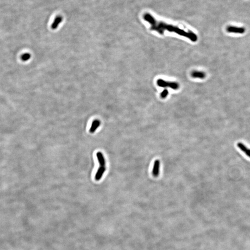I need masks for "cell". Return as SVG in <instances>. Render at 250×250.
I'll return each instance as SVG.
<instances>
[{
    "instance_id": "7a4b0ae2",
    "label": "cell",
    "mask_w": 250,
    "mask_h": 250,
    "mask_svg": "<svg viewBox=\"0 0 250 250\" xmlns=\"http://www.w3.org/2000/svg\"><path fill=\"white\" fill-rule=\"evenodd\" d=\"M156 84L158 86L161 87H169L173 90H177L179 88L178 83L174 82L166 81L162 79H158Z\"/></svg>"
},
{
    "instance_id": "5b68a950",
    "label": "cell",
    "mask_w": 250,
    "mask_h": 250,
    "mask_svg": "<svg viewBox=\"0 0 250 250\" xmlns=\"http://www.w3.org/2000/svg\"><path fill=\"white\" fill-rule=\"evenodd\" d=\"M63 17L60 15L57 16L55 19L53 23H52L51 28L52 29L55 30L58 28L61 22H62Z\"/></svg>"
},
{
    "instance_id": "8992f818",
    "label": "cell",
    "mask_w": 250,
    "mask_h": 250,
    "mask_svg": "<svg viewBox=\"0 0 250 250\" xmlns=\"http://www.w3.org/2000/svg\"><path fill=\"white\" fill-rule=\"evenodd\" d=\"M237 146L241 151L244 152L246 155L250 158V149L247 148L243 143L239 142L237 144Z\"/></svg>"
},
{
    "instance_id": "9c48e42d",
    "label": "cell",
    "mask_w": 250,
    "mask_h": 250,
    "mask_svg": "<svg viewBox=\"0 0 250 250\" xmlns=\"http://www.w3.org/2000/svg\"><path fill=\"white\" fill-rule=\"evenodd\" d=\"M100 125V121L99 120H96L93 122L91 126V128L90 130V132L91 133H93L95 131L98 127H99Z\"/></svg>"
},
{
    "instance_id": "ba28073f",
    "label": "cell",
    "mask_w": 250,
    "mask_h": 250,
    "mask_svg": "<svg viewBox=\"0 0 250 250\" xmlns=\"http://www.w3.org/2000/svg\"><path fill=\"white\" fill-rule=\"evenodd\" d=\"M105 171V168L104 167L101 166L99 168L97 172H96V175L95 176V179L97 181L100 180L102 176V175L104 174V173Z\"/></svg>"
},
{
    "instance_id": "3957f363",
    "label": "cell",
    "mask_w": 250,
    "mask_h": 250,
    "mask_svg": "<svg viewBox=\"0 0 250 250\" xmlns=\"http://www.w3.org/2000/svg\"><path fill=\"white\" fill-rule=\"evenodd\" d=\"M227 31L229 33L243 34L245 32V29L243 27H238L235 26H229L227 27Z\"/></svg>"
},
{
    "instance_id": "52a82bcc",
    "label": "cell",
    "mask_w": 250,
    "mask_h": 250,
    "mask_svg": "<svg viewBox=\"0 0 250 250\" xmlns=\"http://www.w3.org/2000/svg\"><path fill=\"white\" fill-rule=\"evenodd\" d=\"M191 76L195 78L204 79L206 77V74L204 72L201 71H194L191 73Z\"/></svg>"
},
{
    "instance_id": "8fae6325",
    "label": "cell",
    "mask_w": 250,
    "mask_h": 250,
    "mask_svg": "<svg viewBox=\"0 0 250 250\" xmlns=\"http://www.w3.org/2000/svg\"><path fill=\"white\" fill-rule=\"evenodd\" d=\"M30 57H31V55L29 53H26L21 56V58L22 60L26 61L29 60L30 58Z\"/></svg>"
},
{
    "instance_id": "277c9868",
    "label": "cell",
    "mask_w": 250,
    "mask_h": 250,
    "mask_svg": "<svg viewBox=\"0 0 250 250\" xmlns=\"http://www.w3.org/2000/svg\"><path fill=\"white\" fill-rule=\"evenodd\" d=\"M160 163L159 160H156L153 165L152 174L154 177H158L160 172Z\"/></svg>"
},
{
    "instance_id": "6da1fadb",
    "label": "cell",
    "mask_w": 250,
    "mask_h": 250,
    "mask_svg": "<svg viewBox=\"0 0 250 250\" xmlns=\"http://www.w3.org/2000/svg\"><path fill=\"white\" fill-rule=\"evenodd\" d=\"M143 19L145 21L150 24L151 29L156 31L160 34H163L165 31H167L170 32H175L179 35L187 38L193 42H196L198 40L196 34L192 32V31H186L176 26L168 24L163 21H158L152 15L148 13L143 15Z\"/></svg>"
},
{
    "instance_id": "7c38bea8",
    "label": "cell",
    "mask_w": 250,
    "mask_h": 250,
    "mask_svg": "<svg viewBox=\"0 0 250 250\" xmlns=\"http://www.w3.org/2000/svg\"><path fill=\"white\" fill-rule=\"evenodd\" d=\"M168 94H169V92L167 90L165 89L160 94V96L162 98H165L167 96Z\"/></svg>"
},
{
    "instance_id": "30bf717a",
    "label": "cell",
    "mask_w": 250,
    "mask_h": 250,
    "mask_svg": "<svg viewBox=\"0 0 250 250\" xmlns=\"http://www.w3.org/2000/svg\"><path fill=\"white\" fill-rule=\"evenodd\" d=\"M96 156H97V158L99 163L100 164V165H101V166H105V159H104L103 156L102 155V153H100V152H98L96 154Z\"/></svg>"
}]
</instances>
